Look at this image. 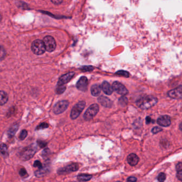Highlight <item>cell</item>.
<instances>
[{"mask_svg": "<svg viewBox=\"0 0 182 182\" xmlns=\"http://www.w3.org/2000/svg\"><path fill=\"white\" fill-rule=\"evenodd\" d=\"M69 106V102L67 101H59L53 107V112L56 114H59L65 111Z\"/></svg>", "mask_w": 182, "mask_h": 182, "instance_id": "cell-7", "label": "cell"}, {"mask_svg": "<svg viewBox=\"0 0 182 182\" xmlns=\"http://www.w3.org/2000/svg\"><path fill=\"white\" fill-rule=\"evenodd\" d=\"M2 15L0 13V22H1V21L2 20Z\"/></svg>", "mask_w": 182, "mask_h": 182, "instance_id": "cell-40", "label": "cell"}, {"mask_svg": "<svg viewBox=\"0 0 182 182\" xmlns=\"http://www.w3.org/2000/svg\"><path fill=\"white\" fill-rule=\"evenodd\" d=\"M101 89L107 95H110L113 92V88L109 83L106 81H104L102 84Z\"/></svg>", "mask_w": 182, "mask_h": 182, "instance_id": "cell-16", "label": "cell"}, {"mask_svg": "<svg viewBox=\"0 0 182 182\" xmlns=\"http://www.w3.org/2000/svg\"><path fill=\"white\" fill-rule=\"evenodd\" d=\"M49 166L50 165L48 164H46L44 165V166L42 167L41 169L36 171V176L38 177H42V176H44V175H46V174H48L49 172V170H50Z\"/></svg>", "mask_w": 182, "mask_h": 182, "instance_id": "cell-15", "label": "cell"}, {"mask_svg": "<svg viewBox=\"0 0 182 182\" xmlns=\"http://www.w3.org/2000/svg\"><path fill=\"white\" fill-rule=\"evenodd\" d=\"M99 111V105L97 104H92L87 109L84 115V118L86 121H89L96 115Z\"/></svg>", "mask_w": 182, "mask_h": 182, "instance_id": "cell-4", "label": "cell"}, {"mask_svg": "<svg viewBox=\"0 0 182 182\" xmlns=\"http://www.w3.org/2000/svg\"><path fill=\"white\" fill-rule=\"evenodd\" d=\"M19 128V126L18 124H15L12 125L10 129L8 130V135L9 137L11 138L15 136L16 132H17V130Z\"/></svg>", "mask_w": 182, "mask_h": 182, "instance_id": "cell-19", "label": "cell"}, {"mask_svg": "<svg viewBox=\"0 0 182 182\" xmlns=\"http://www.w3.org/2000/svg\"><path fill=\"white\" fill-rule=\"evenodd\" d=\"M166 178V175L164 172L160 173L157 177L158 181L159 182H164Z\"/></svg>", "mask_w": 182, "mask_h": 182, "instance_id": "cell-24", "label": "cell"}, {"mask_svg": "<svg viewBox=\"0 0 182 182\" xmlns=\"http://www.w3.org/2000/svg\"><path fill=\"white\" fill-rule=\"evenodd\" d=\"M152 119H151V118L149 116H147V118H146V123L147 124H149L150 122H151Z\"/></svg>", "mask_w": 182, "mask_h": 182, "instance_id": "cell-37", "label": "cell"}, {"mask_svg": "<svg viewBox=\"0 0 182 182\" xmlns=\"http://www.w3.org/2000/svg\"><path fill=\"white\" fill-rule=\"evenodd\" d=\"M81 69L83 71H91L93 70L94 68L92 66H85L82 67Z\"/></svg>", "mask_w": 182, "mask_h": 182, "instance_id": "cell-33", "label": "cell"}, {"mask_svg": "<svg viewBox=\"0 0 182 182\" xmlns=\"http://www.w3.org/2000/svg\"><path fill=\"white\" fill-rule=\"evenodd\" d=\"M48 127V124L46 123H42L41 124L38 125L36 128V130H41V129H46Z\"/></svg>", "mask_w": 182, "mask_h": 182, "instance_id": "cell-29", "label": "cell"}, {"mask_svg": "<svg viewBox=\"0 0 182 182\" xmlns=\"http://www.w3.org/2000/svg\"><path fill=\"white\" fill-rule=\"evenodd\" d=\"M112 88L117 93L122 96H125L128 93V91L126 88L118 81H115L112 84Z\"/></svg>", "mask_w": 182, "mask_h": 182, "instance_id": "cell-9", "label": "cell"}, {"mask_svg": "<svg viewBox=\"0 0 182 182\" xmlns=\"http://www.w3.org/2000/svg\"><path fill=\"white\" fill-rule=\"evenodd\" d=\"M127 161L131 166H136L139 161V158L136 154L131 153L127 157Z\"/></svg>", "mask_w": 182, "mask_h": 182, "instance_id": "cell-17", "label": "cell"}, {"mask_svg": "<svg viewBox=\"0 0 182 182\" xmlns=\"http://www.w3.org/2000/svg\"><path fill=\"white\" fill-rule=\"evenodd\" d=\"M37 144H38V146L41 148H44L47 145V143L45 141H43L38 140V141H37Z\"/></svg>", "mask_w": 182, "mask_h": 182, "instance_id": "cell-31", "label": "cell"}, {"mask_svg": "<svg viewBox=\"0 0 182 182\" xmlns=\"http://www.w3.org/2000/svg\"><path fill=\"white\" fill-rule=\"evenodd\" d=\"M52 2L54 3L55 4H60L62 2V1H60V0H57V1H51Z\"/></svg>", "mask_w": 182, "mask_h": 182, "instance_id": "cell-38", "label": "cell"}, {"mask_svg": "<svg viewBox=\"0 0 182 182\" xmlns=\"http://www.w3.org/2000/svg\"><path fill=\"white\" fill-rule=\"evenodd\" d=\"M8 101V95L5 92L0 91V105H3Z\"/></svg>", "mask_w": 182, "mask_h": 182, "instance_id": "cell-20", "label": "cell"}, {"mask_svg": "<svg viewBox=\"0 0 182 182\" xmlns=\"http://www.w3.org/2000/svg\"><path fill=\"white\" fill-rule=\"evenodd\" d=\"M161 131H162V129L159 127H155L153 129H152V132L154 134L158 133Z\"/></svg>", "mask_w": 182, "mask_h": 182, "instance_id": "cell-32", "label": "cell"}, {"mask_svg": "<svg viewBox=\"0 0 182 182\" xmlns=\"http://www.w3.org/2000/svg\"><path fill=\"white\" fill-rule=\"evenodd\" d=\"M28 132L26 130H23L21 132H20V136H19V139L20 140H24L25 139L26 137L27 136Z\"/></svg>", "mask_w": 182, "mask_h": 182, "instance_id": "cell-27", "label": "cell"}, {"mask_svg": "<svg viewBox=\"0 0 182 182\" xmlns=\"http://www.w3.org/2000/svg\"><path fill=\"white\" fill-rule=\"evenodd\" d=\"M37 151V147L35 144H32L26 147L20 153V158L23 161H27L33 158Z\"/></svg>", "mask_w": 182, "mask_h": 182, "instance_id": "cell-2", "label": "cell"}, {"mask_svg": "<svg viewBox=\"0 0 182 182\" xmlns=\"http://www.w3.org/2000/svg\"><path fill=\"white\" fill-rule=\"evenodd\" d=\"M168 95L172 98L176 99H182V86L178 87L169 91Z\"/></svg>", "mask_w": 182, "mask_h": 182, "instance_id": "cell-10", "label": "cell"}, {"mask_svg": "<svg viewBox=\"0 0 182 182\" xmlns=\"http://www.w3.org/2000/svg\"><path fill=\"white\" fill-rule=\"evenodd\" d=\"M19 175H20L21 177H23V178H26V177H27L28 176L26 170L25 169H24V168L20 169V171H19Z\"/></svg>", "mask_w": 182, "mask_h": 182, "instance_id": "cell-28", "label": "cell"}, {"mask_svg": "<svg viewBox=\"0 0 182 182\" xmlns=\"http://www.w3.org/2000/svg\"><path fill=\"white\" fill-rule=\"evenodd\" d=\"M180 130H181V131L182 132V123H181V124H180Z\"/></svg>", "mask_w": 182, "mask_h": 182, "instance_id": "cell-39", "label": "cell"}, {"mask_svg": "<svg viewBox=\"0 0 182 182\" xmlns=\"http://www.w3.org/2000/svg\"><path fill=\"white\" fill-rule=\"evenodd\" d=\"M66 87L64 85H57V87L56 88V93L58 95L62 94L66 90Z\"/></svg>", "mask_w": 182, "mask_h": 182, "instance_id": "cell-22", "label": "cell"}, {"mask_svg": "<svg viewBox=\"0 0 182 182\" xmlns=\"http://www.w3.org/2000/svg\"><path fill=\"white\" fill-rule=\"evenodd\" d=\"M136 181L137 178L136 177L131 176L127 178V182H136Z\"/></svg>", "mask_w": 182, "mask_h": 182, "instance_id": "cell-34", "label": "cell"}, {"mask_svg": "<svg viewBox=\"0 0 182 182\" xmlns=\"http://www.w3.org/2000/svg\"><path fill=\"white\" fill-rule=\"evenodd\" d=\"M75 75L74 72H69L68 73L65 74L61 76L57 85H64L65 84L68 83L69 81L73 78Z\"/></svg>", "mask_w": 182, "mask_h": 182, "instance_id": "cell-12", "label": "cell"}, {"mask_svg": "<svg viewBox=\"0 0 182 182\" xmlns=\"http://www.w3.org/2000/svg\"><path fill=\"white\" fill-rule=\"evenodd\" d=\"M0 152L3 154L5 155L8 152V147L7 145L4 143L0 144Z\"/></svg>", "mask_w": 182, "mask_h": 182, "instance_id": "cell-23", "label": "cell"}, {"mask_svg": "<svg viewBox=\"0 0 182 182\" xmlns=\"http://www.w3.org/2000/svg\"><path fill=\"white\" fill-rule=\"evenodd\" d=\"M33 166H34V167H37V168H38L39 169H41V168L43 167V166H42V163H41L40 161H38V160H36V161H35L34 162V163Z\"/></svg>", "mask_w": 182, "mask_h": 182, "instance_id": "cell-30", "label": "cell"}, {"mask_svg": "<svg viewBox=\"0 0 182 182\" xmlns=\"http://www.w3.org/2000/svg\"><path fill=\"white\" fill-rule=\"evenodd\" d=\"M120 182V181H118V182Z\"/></svg>", "mask_w": 182, "mask_h": 182, "instance_id": "cell-41", "label": "cell"}, {"mask_svg": "<svg viewBox=\"0 0 182 182\" xmlns=\"http://www.w3.org/2000/svg\"><path fill=\"white\" fill-rule=\"evenodd\" d=\"M116 74H117V75H118L123 76L124 77H126V78H128L129 76V74L128 73V72H127L126 71H123V70H120V71H118V72H117Z\"/></svg>", "mask_w": 182, "mask_h": 182, "instance_id": "cell-26", "label": "cell"}, {"mask_svg": "<svg viewBox=\"0 0 182 182\" xmlns=\"http://www.w3.org/2000/svg\"><path fill=\"white\" fill-rule=\"evenodd\" d=\"M92 176L91 175L80 174L77 176V180L80 182H87L91 180Z\"/></svg>", "mask_w": 182, "mask_h": 182, "instance_id": "cell-21", "label": "cell"}, {"mask_svg": "<svg viewBox=\"0 0 182 182\" xmlns=\"http://www.w3.org/2000/svg\"><path fill=\"white\" fill-rule=\"evenodd\" d=\"M85 104V102L84 101H79L77 104L73 106L71 111V118L73 120L77 119L83 111Z\"/></svg>", "mask_w": 182, "mask_h": 182, "instance_id": "cell-5", "label": "cell"}, {"mask_svg": "<svg viewBox=\"0 0 182 182\" xmlns=\"http://www.w3.org/2000/svg\"><path fill=\"white\" fill-rule=\"evenodd\" d=\"M157 123L161 126L168 127L171 124V120L170 116L168 115H162L160 116L158 119Z\"/></svg>", "mask_w": 182, "mask_h": 182, "instance_id": "cell-13", "label": "cell"}, {"mask_svg": "<svg viewBox=\"0 0 182 182\" xmlns=\"http://www.w3.org/2000/svg\"><path fill=\"white\" fill-rule=\"evenodd\" d=\"M88 86V80L85 76H81L79 79L76 84V87L79 90L81 91H86Z\"/></svg>", "mask_w": 182, "mask_h": 182, "instance_id": "cell-11", "label": "cell"}, {"mask_svg": "<svg viewBox=\"0 0 182 182\" xmlns=\"http://www.w3.org/2000/svg\"><path fill=\"white\" fill-rule=\"evenodd\" d=\"M43 43L46 47V50L52 52L56 48V41L51 36H46L43 39Z\"/></svg>", "mask_w": 182, "mask_h": 182, "instance_id": "cell-6", "label": "cell"}, {"mask_svg": "<svg viewBox=\"0 0 182 182\" xmlns=\"http://www.w3.org/2000/svg\"><path fill=\"white\" fill-rule=\"evenodd\" d=\"M157 102L158 99L154 96H146L137 101L136 104L139 108L143 109H147L154 106Z\"/></svg>", "mask_w": 182, "mask_h": 182, "instance_id": "cell-1", "label": "cell"}, {"mask_svg": "<svg viewBox=\"0 0 182 182\" xmlns=\"http://www.w3.org/2000/svg\"><path fill=\"white\" fill-rule=\"evenodd\" d=\"M50 149H44V151H43V155L44 156H46V155H48V154L50 153Z\"/></svg>", "mask_w": 182, "mask_h": 182, "instance_id": "cell-36", "label": "cell"}, {"mask_svg": "<svg viewBox=\"0 0 182 182\" xmlns=\"http://www.w3.org/2000/svg\"><path fill=\"white\" fill-rule=\"evenodd\" d=\"M79 169V164H69L66 167L60 168L58 170V174L60 175L66 174L73 172H76Z\"/></svg>", "mask_w": 182, "mask_h": 182, "instance_id": "cell-8", "label": "cell"}, {"mask_svg": "<svg viewBox=\"0 0 182 182\" xmlns=\"http://www.w3.org/2000/svg\"><path fill=\"white\" fill-rule=\"evenodd\" d=\"M101 87L99 84H94L91 89V94L93 96H99L101 93Z\"/></svg>", "mask_w": 182, "mask_h": 182, "instance_id": "cell-18", "label": "cell"}, {"mask_svg": "<svg viewBox=\"0 0 182 182\" xmlns=\"http://www.w3.org/2000/svg\"><path fill=\"white\" fill-rule=\"evenodd\" d=\"M32 50L34 53L37 55H40L44 53L46 49L43 41L40 40L34 41L32 44Z\"/></svg>", "mask_w": 182, "mask_h": 182, "instance_id": "cell-3", "label": "cell"}, {"mask_svg": "<svg viewBox=\"0 0 182 182\" xmlns=\"http://www.w3.org/2000/svg\"><path fill=\"white\" fill-rule=\"evenodd\" d=\"M98 101L102 106L106 107H111L112 105V102L111 100L105 96H100Z\"/></svg>", "mask_w": 182, "mask_h": 182, "instance_id": "cell-14", "label": "cell"}, {"mask_svg": "<svg viewBox=\"0 0 182 182\" xmlns=\"http://www.w3.org/2000/svg\"><path fill=\"white\" fill-rule=\"evenodd\" d=\"M177 177L178 180L182 182V169L179 170L177 172Z\"/></svg>", "mask_w": 182, "mask_h": 182, "instance_id": "cell-35", "label": "cell"}, {"mask_svg": "<svg viewBox=\"0 0 182 182\" xmlns=\"http://www.w3.org/2000/svg\"><path fill=\"white\" fill-rule=\"evenodd\" d=\"M5 55H6V52L4 48L0 45V61H2L3 59L5 57Z\"/></svg>", "mask_w": 182, "mask_h": 182, "instance_id": "cell-25", "label": "cell"}]
</instances>
